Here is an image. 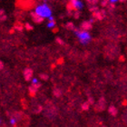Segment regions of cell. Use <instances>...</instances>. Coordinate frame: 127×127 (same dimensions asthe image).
Here are the masks:
<instances>
[{
    "instance_id": "cell-4",
    "label": "cell",
    "mask_w": 127,
    "mask_h": 127,
    "mask_svg": "<svg viewBox=\"0 0 127 127\" xmlns=\"http://www.w3.org/2000/svg\"><path fill=\"white\" fill-rule=\"evenodd\" d=\"M56 24L55 20H48L47 24H46V27H47V28H49V29H54V28L56 27Z\"/></svg>"
},
{
    "instance_id": "cell-8",
    "label": "cell",
    "mask_w": 127,
    "mask_h": 127,
    "mask_svg": "<svg viewBox=\"0 0 127 127\" xmlns=\"http://www.w3.org/2000/svg\"><path fill=\"white\" fill-rule=\"evenodd\" d=\"M9 124H10L11 125H16V118H11L10 119V121H9Z\"/></svg>"
},
{
    "instance_id": "cell-3",
    "label": "cell",
    "mask_w": 127,
    "mask_h": 127,
    "mask_svg": "<svg viewBox=\"0 0 127 127\" xmlns=\"http://www.w3.org/2000/svg\"><path fill=\"white\" fill-rule=\"evenodd\" d=\"M70 4L72 7L77 11H81L84 8V3L81 0H70Z\"/></svg>"
},
{
    "instance_id": "cell-1",
    "label": "cell",
    "mask_w": 127,
    "mask_h": 127,
    "mask_svg": "<svg viewBox=\"0 0 127 127\" xmlns=\"http://www.w3.org/2000/svg\"><path fill=\"white\" fill-rule=\"evenodd\" d=\"M34 14L40 16L41 18L45 19L48 18L49 16H52V9L50 5H48L46 2L41 3L39 5H37L34 8Z\"/></svg>"
},
{
    "instance_id": "cell-6",
    "label": "cell",
    "mask_w": 127,
    "mask_h": 127,
    "mask_svg": "<svg viewBox=\"0 0 127 127\" xmlns=\"http://www.w3.org/2000/svg\"><path fill=\"white\" fill-rule=\"evenodd\" d=\"M32 85H33V87L35 88V89L39 86V81H38L37 78H35V77L32 78Z\"/></svg>"
},
{
    "instance_id": "cell-5",
    "label": "cell",
    "mask_w": 127,
    "mask_h": 127,
    "mask_svg": "<svg viewBox=\"0 0 127 127\" xmlns=\"http://www.w3.org/2000/svg\"><path fill=\"white\" fill-rule=\"evenodd\" d=\"M32 74H33V72L30 69H27L25 71V78L27 80H30L32 78Z\"/></svg>"
},
{
    "instance_id": "cell-9",
    "label": "cell",
    "mask_w": 127,
    "mask_h": 127,
    "mask_svg": "<svg viewBox=\"0 0 127 127\" xmlns=\"http://www.w3.org/2000/svg\"><path fill=\"white\" fill-rule=\"evenodd\" d=\"M108 1H109V3H110V4H112V5H114V4H115L116 2H118L119 0H108Z\"/></svg>"
},
{
    "instance_id": "cell-10",
    "label": "cell",
    "mask_w": 127,
    "mask_h": 127,
    "mask_svg": "<svg viewBox=\"0 0 127 127\" xmlns=\"http://www.w3.org/2000/svg\"><path fill=\"white\" fill-rule=\"evenodd\" d=\"M26 27H27V29H30V30H32V29H33V27H32L31 26H30V25H28V24H27V25H26Z\"/></svg>"
},
{
    "instance_id": "cell-11",
    "label": "cell",
    "mask_w": 127,
    "mask_h": 127,
    "mask_svg": "<svg viewBox=\"0 0 127 127\" xmlns=\"http://www.w3.org/2000/svg\"><path fill=\"white\" fill-rule=\"evenodd\" d=\"M0 124H1V120H0Z\"/></svg>"
},
{
    "instance_id": "cell-7",
    "label": "cell",
    "mask_w": 127,
    "mask_h": 127,
    "mask_svg": "<svg viewBox=\"0 0 127 127\" xmlns=\"http://www.w3.org/2000/svg\"><path fill=\"white\" fill-rule=\"evenodd\" d=\"M109 110H110V114H112L113 115H115V114H116V113H117V112H116V109L114 108V106H111Z\"/></svg>"
},
{
    "instance_id": "cell-2",
    "label": "cell",
    "mask_w": 127,
    "mask_h": 127,
    "mask_svg": "<svg viewBox=\"0 0 127 127\" xmlns=\"http://www.w3.org/2000/svg\"><path fill=\"white\" fill-rule=\"evenodd\" d=\"M74 34L76 35L77 39L79 40V42L82 44V45H87L91 42L92 40V36H91V34L88 32V30L83 29H74Z\"/></svg>"
}]
</instances>
